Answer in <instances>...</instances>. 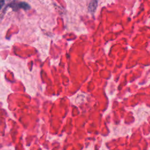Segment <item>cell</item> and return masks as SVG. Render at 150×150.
I'll return each instance as SVG.
<instances>
[{
	"label": "cell",
	"instance_id": "1",
	"mask_svg": "<svg viewBox=\"0 0 150 150\" xmlns=\"http://www.w3.org/2000/svg\"><path fill=\"white\" fill-rule=\"evenodd\" d=\"M9 6L15 11H18L19 9H23L25 10H27L30 9V6L26 2H16L13 1L11 2Z\"/></svg>",
	"mask_w": 150,
	"mask_h": 150
},
{
	"label": "cell",
	"instance_id": "3",
	"mask_svg": "<svg viewBox=\"0 0 150 150\" xmlns=\"http://www.w3.org/2000/svg\"><path fill=\"white\" fill-rule=\"evenodd\" d=\"M4 0H1V8H2V6H3V4L4 3Z\"/></svg>",
	"mask_w": 150,
	"mask_h": 150
},
{
	"label": "cell",
	"instance_id": "2",
	"mask_svg": "<svg viewBox=\"0 0 150 150\" xmlns=\"http://www.w3.org/2000/svg\"><path fill=\"white\" fill-rule=\"evenodd\" d=\"M98 1L97 0H91L88 5V11L90 13H94L97 7Z\"/></svg>",
	"mask_w": 150,
	"mask_h": 150
}]
</instances>
